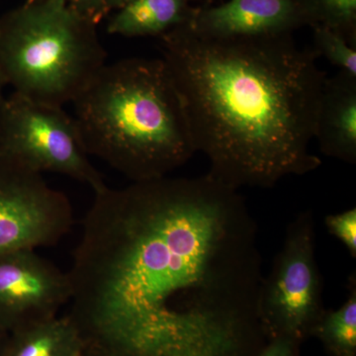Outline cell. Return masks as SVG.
Masks as SVG:
<instances>
[{"label":"cell","mask_w":356,"mask_h":356,"mask_svg":"<svg viewBox=\"0 0 356 356\" xmlns=\"http://www.w3.org/2000/svg\"><path fill=\"white\" fill-rule=\"evenodd\" d=\"M83 356H104L102 355H100V353H95V351L90 350H86V353H83Z\"/></svg>","instance_id":"cell-21"},{"label":"cell","mask_w":356,"mask_h":356,"mask_svg":"<svg viewBox=\"0 0 356 356\" xmlns=\"http://www.w3.org/2000/svg\"><path fill=\"white\" fill-rule=\"evenodd\" d=\"M74 105L89 156L133 182L168 177L196 153L161 58L105 65Z\"/></svg>","instance_id":"cell-3"},{"label":"cell","mask_w":356,"mask_h":356,"mask_svg":"<svg viewBox=\"0 0 356 356\" xmlns=\"http://www.w3.org/2000/svg\"><path fill=\"white\" fill-rule=\"evenodd\" d=\"M189 16L187 0H121L107 31L127 38L163 37L185 24Z\"/></svg>","instance_id":"cell-11"},{"label":"cell","mask_w":356,"mask_h":356,"mask_svg":"<svg viewBox=\"0 0 356 356\" xmlns=\"http://www.w3.org/2000/svg\"><path fill=\"white\" fill-rule=\"evenodd\" d=\"M9 332L6 329L0 325V356L3 355L4 348H6V344L7 341V337H8Z\"/></svg>","instance_id":"cell-19"},{"label":"cell","mask_w":356,"mask_h":356,"mask_svg":"<svg viewBox=\"0 0 356 356\" xmlns=\"http://www.w3.org/2000/svg\"><path fill=\"white\" fill-rule=\"evenodd\" d=\"M297 0H229L219 6L191 14L186 24L213 38L280 36L299 22Z\"/></svg>","instance_id":"cell-9"},{"label":"cell","mask_w":356,"mask_h":356,"mask_svg":"<svg viewBox=\"0 0 356 356\" xmlns=\"http://www.w3.org/2000/svg\"><path fill=\"white\" fill-rule=\"evenodd\" d=\"M316 53L327 58L341 72L356 76V47L341 33L327 27L316 29Z\"/></svg>","instance_id":"cell-14"},{"label":"cell","mask_w":356,"mask_h":356,"mask_svg":"<svg viewBox=\"0 0 356 356\" xmlns=\"http://www.w3.org/2000/svg\"><path fill=\"white\" fill-rule=\"evenodd\" d=\"M0 154L34 172L65 175L96 192L106 186L89 154L76 119L64 107L13 92L0 114Z\"/></svg>","instance_id":"cell-5"},{"label":"cell","mask_w":356,"mask_h":356,"mask_svg":"<svg viewBox=\"0 0 356 356\" xmlns=\"http://www.w3.org/2000/svg\"><path fill=\"white\" fill-rule=\"evenodd\" d=\"M72 222L65 194L41 173L0 154V252L57 245Z\"/></svg>","instance_id":"cell-7"},{"label":"cell","mask_w":356,"mask_h":356,"mask_svg":"<svg viewBox=\"0 0 356 356\" xmlns=\"http://www.w3.org/2000/svg\"><path fill=\"white\" fill-rule=\"evenodd\" d=\"M86 344L72 318H47L9 332L2 356H83Z\"/></svg>","instance_id":"cell-12"},{"label":"cell","mask_w":356,"mask_h":356,"mask_svg":"<svg viewBox=\"0 0 356 356\" xmlns=\"http://www.w3.org/2000/svg\"><path fill=\"white\" fill-rule=\"evenodd\" d=\"M261 264L245 199L208 173L106 185L67 273V316L104 356H245Z\"/></svg>","instance_id":"cell-1"},{"label":"cell","mask_w":356,"mask_h":356,"mask_svg":"<svg viewBox=\"0 0 356 356\" xmlns=\"http://www.w3.org/2000/svg\"><path fill=\"white\" fill-rule=\"evenodd\" d=\"M314 139L330 158L356 163V76L339 72L325 77Z\"/></svg>","instance_id":"cell-10"},{"label":"cell","mask_w":356,"mask_h":356,"mask_svg":"<svg viewBox=\"0 0 356 356\" xmlns=\"http://www.w3.org/2000/svg\"><path fill=\"white\" fill-rule=\"evenodd\" d=\"M6 88V84L0 79V114H1L2 107H3L4 102H6V95L4 93Z\"/></svg>","instance_id":"cell-20"},{"label":"cell","mask_w":356,"mask_h":356,"mask_svg":"<svg viewBox=\"0 0 356 356\" xmlns=\"http://www.w3.org/2000/svg\"><path fill=\"white\" fill-rule=\"evenodd\" d=\"M96 27L67 0H27L0 16V79L33 102L74 103L107 64Z\"/></svg>","instance_id":"cell-4"},{"label":"cell","mask_w":356,"mask_h":356,"mask_svg":"<svg viewBox=\"0 0 356 356\" xmlns=\"http://www.w3.org/2000/svg\"><path fill=\"white\" fill-rule=\"evenodd\" d=\"M314 332H317L336 355L355 356L356 351V282L350 278L346 303L336 311H325Z\"/></svg>","instance_id":"cell-13"},{"label":"cell","mask_w":356,"mask_h":356,"mask_svg":"<svg viewBox=\"0 0 356 356\" xmlns=\"http://www.w3.org/2000/svg\"><path fill=\"white\" fill-rule=\"evenodd\" d=\"M161 39V58L208 175L236 191L270 188L322 165L310 152L327 77L316 51L284 35L202 36L186 23Z\"/></svg>","instance_id":"cell-2"},{"label":"cell","mask_w":356,"mask_h":356,"mask_svg":"<svg viewBox=\"0 0 356 356\" xmlns=\"http://www.w3.org/2000/svg\"><path fill=\"white\" fill-rule=\"evenodd\" d=\"M316 3L327 21L325 27L336 30L346 39V27L353 24L355 18L356 0H316Z\"/></svg>","instance_id":"cell-15"},{"label":"cell","mask_w":356,"mask_h":356,"mask_svg":"<svg viewBox=\"0 0 356 356\" xmlns=\"http://www.w3.org/2000/svg\"><path fill=\"white\" fill-rule=\"evenodd\" d=\"M296 339L281 337L271 339V343L266 346L257 356H295Z\"/></svg>","instance_id":"cell-18"},{"label":"cell","mask_w":356,"mask_h":356,"mask_svg":"<svg viewBox=\"0 0 356 356\" xmlns=\"http://www.w3.org/2000/svg\"><path fill=\"white\" fill-rule=\"evenodd\" d=\"M323 281L316 257V222L311 211L300 213L286 229L282 248L262 281L261 327L276 337L296 339L314 331L324 315Z\"/></svg>","instance_id":"cell-6"},{"label":"cell","mask_w":356,"mask_h":356,"mask_svg":"<svg viewBox=\"0 0 356 356\" xmlns=\"http://www.w3.org/2000/svg\"><path fill=\"white\" fill-rule=\"evenodd\" d=\"M70 295L67 273L36 250L0 252V325L7 332L56 317Z\"/></svg>","instance_id":"cell-8"},{"label":"cell","mask_w":356,"mask_h":356,"mask_svg":"<svg viewBox=\"0 0 356 356\" xmlns=\"http://www.w3.org/2000/svg\"><path fill=\"white\" fill-rule=\"evenodd\" d=\"M79 13L98 24L102 18L113 13L121 0H67Z\"/></svg>","instance_id":"cell-17"},{"label":"cell","mask_w":356,"mask_h":356,"mask_svg":"<svg viewBox=\"0 0 356 356\" xmlns=\"http://www.w3.org/2000/svg\"><path fill=\"white\" fill-rule=\"evenodd\" d=\"M327 232L346 245L351 257H356V208L337 214L327 215L325 219Z\"/></svg>","instance_id":"cell-16"}]
</instances>
